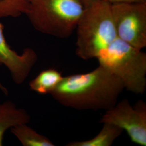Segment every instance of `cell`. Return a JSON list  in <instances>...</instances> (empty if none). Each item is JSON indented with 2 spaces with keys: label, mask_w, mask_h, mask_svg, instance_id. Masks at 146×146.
Here are the masks:
<instances>
[{
  "label": "cell",
  "mask_w": 146,
  "mask_h": 146,
  "mask_svg": "<svg viewBox=\"0 0 146 146\" xmlns=\"http://www.w3.org/2000/svg\"><path fill=\"white\" fill-rule=\"evenodd\" d=\"M124 89L119 78L99 65L89 73L63 77L50 94L67 107L78 110H107L116 104Z\"/></svg>",
  "instance_id": "obj_1"
},
{
  "label": "cell",
  "mask_w": 146,
  "mask_h": 146,
  "mask_svg": "<svg viewBox=\"0 0 146 146\" xmlns=\"http://www.w3.org/2000/svg\"><path fill=\"white\" fill-rule=\"evenodd\" d=\"M111 5L107 0H95L86 7L76 28L79 58H96L117 37Z\"/></svg>",
  "instance_id": "obj_2"
},
{
  "label": "cell",
  "mask_w": 146,
  "mask_h": 146,
  "mask_svg": "<svg viewBox=\"0 0 146 146\" xmlns=\"http://www.w3.org/2000/svg\"><path fill=\"white\" fill-rule=\"evenodd\" d=\"M86 6L84 0H29L25 14L37 31L67 38L76 29Z\"/></svg>",
  "instance_id": "obj_3"
},
{
  "label": "cell",
  "mask_w": 146,
  "mask_h": 146,
  "mask_svg": "<svg viewBox=\"0 0 146 146\" xmlns=\"http://www.w3.org/2000/svg\"><path fill=\"white\" fill-rule=\"evenodd\" d=\"M98 59L99 65L122 81L125 89L143 94L146 89V54L117 37L102 50Z\"/></svg>",
  "instance_id": "obj_4"
},
{
  "label": "cell",
  "mask_w": 146,
  "mask_h": 146,
  "mask_svg": "<svg viewBox=\"0 0 146 146\" xmlns=\"http://www.w3.org/2000/svg\"><path fill=\"white\" fill-rule=\"evenodd\" d=\"M111 13L116 35L142 50L146 47V2L113 3Z\"/></svg>",
  "instance_id": "obj_5"
},
{
  "label": "cell",
  "mask_w": 146,
  "mask_h": 146,
  "mask_svg": "<svg viewBox=\"0 0 146 146\" xmlns=\"http://www.w3.org/2000/svg\"><path fill=\"white\" fill-rule=\"evenodd\" d=\"M100 123H110L125 131L131 142L141 146H146V105L139 100L134 107L127 99L116 103L106 110Z\"/></svg>",
  "instance_id": "obj_6"
},
{
  "label": "cell",
  "mask_w": 146,
  "mask_h": 146,
  "mask_svg": "<svg viewBox=\"0 0 146 146\" xmlns=\"http://www.w3.org/2000/svg\"><path fill=\"white\" fill-rule=\"evenodd\" d=\"M37 59L36 52L30 48H25L21 54L11 49L5 41L0 23V65H4L9 70L16 84H21L25 82Z\"/></svg>",
  "instance_id": "obj_7"
},
{
  "label": "cell",
  "mask_w": 146,
  "mask_h": 146,
  "mask_svg": "<svg viewBox=\"0 0 146 146\" xmlns=\"http://www.w3.org/2000/svg\"><path fill=\"white\" fill-rule=\"evenodd\" d=\"M31 117L22 108H18L12 101L8 100L0 104V146H2L5 131L15 125L27 124Z\"/></svg>",
  "instance_id": "obj_8"
},
{
  "label": "cell",
  "mask_w": 146,
  "mask_h": 146,
  "mask_svg": "<svg viewBox=\"0 0 146 146\" xmlns=\"http://www.w3.org/2000/svg\"><path fill=\"white\" fill-rule=\"evenodd\" d=\"M62 73L54 68L42 70L29 84L32 90L40 94H51L62 81Z\"/></svg>",
  "instance_id": "obj_9"
},
{
  "label": "cell",
  "mask_w": 146,
  "mask_h": 146,
  "mask_svg": "<svg viewBox=\"0 0 146 146\" xmlns=\"http://www.w3.org/2000/svg\"><path fill=\"white\" fill-rule=\"evenodd\" d=\"M99 133L93 138L88 140L73 141L67 146H111L123 131L119 127L110 123H103Z\"/></svg>",
  "instance_id": "obj_10"
},
{
  "label": "cell",
  "mask_w": 146,
  "mask_h": 146,
  "mask_svg": "<svg viewBox=\"0 0 146 146\" xmlns=\"http://www.w3.org/2000/svg\"><path fill=\"white\" fill-rule=\"evenodd\" d=\"M11 133L23 146H54V143L45 136L27 125L21 124L11 128Z\"/></svg>",
  "instance_id": "obj_11"
},
{
  "label": "cell",
  "mask_w": 146,
  "mask_h": 146,
  "mask_svg": "<svg viewBox=\"0 0 146 146\" xmlns=\"http://www.w3.org/2000/svg\"><path fill=\"white\" fill-rule=\"evenodd\" d=\"M29 0H0V18L17 17L25 14Z\"/></svg>",
  "instance_id": "obj_12"
},
{
  "label": "cell",
  "mask_w": 146,
  "mask_h": 146,
  "mask_svg": "<svg viewBox=\"0 0 146 146\" xmlns=\"http://www.w3.org/2000/svg\"><path fill=\"white\" fill-rule=\"evenodd\" d=\"M111 4L123 2H145L146 0H107Z\"/></svg>",
  "instance_id": "obj_13"
},
{
  "label": "cell",
  "mask_w": 146,
  "mask_h": 146,
  "mask_svg": "<svg viewBox=\"0 0 146 146\" xmlns=\"http://www.w3.org/2000/svg\"><path fill=\"white\" fill-rule=\"evenodd\" d=\"M0 90L5 95H8V93H9L8 89H7L5 86H4L3 85V84H2L1 81H0Z\"/></svg>",
  "instance_id": "obj_14"
},
{
  "label": "cell",
  "mask_w": 146,
  "mask_h": 146,
  "mask_svg": "<svg viewBox=\"0 0 146 146\" xmlns=\"http://www.w3.org/2000/svg\"><path fill=\"white\" fill-rule=\"evenodd\" d=\"M85 3H86V5H88L89 3H90L91 2H92L93 1H94L95 0H84Z\"/></svg>",
  "instance_id": "obj_15"
}]
</instances>
